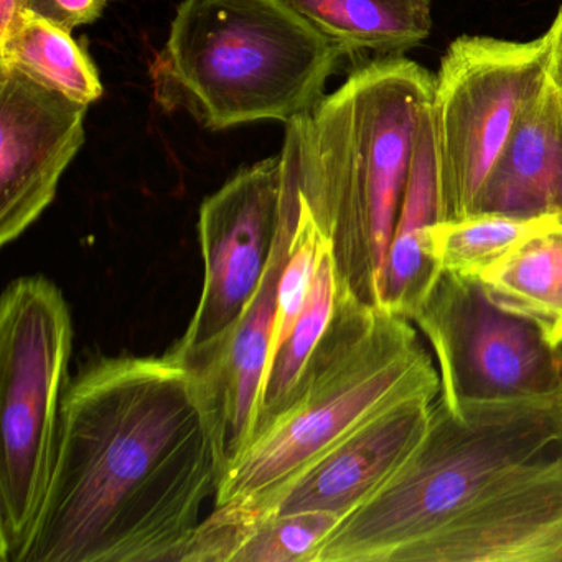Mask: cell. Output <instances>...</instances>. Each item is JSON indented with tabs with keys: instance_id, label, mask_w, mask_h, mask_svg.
Segmentation results:
<instances>
[{
	"instance_id": "8",
	"label": "cell",
	"mask_w": 562,
	"mask_h": 562,
	"mask_svg": "<svg viewBox=\"0 0 562 562\" xmlns=\"http://www.w3.org/2000/svg\"><path fill=\"white\" fill-rule=\"evenodd\" d=\"M282 187L279 154L239 170L202 203V294L186 334L167 351L196 373L215 363L261 284L281 226Z\"/></svg>"
},
{
	"instance_id": "22",
	"label": "cell",
	"mask_w": 562,
	"mask_h": 562,
	"mask_svg": "<svg viewBox=\"0 0 562 562\" xmlns=\"http://www.w3.org/2000/svg\"><path fill=\"white\" fill-rule=\"evenodd\" d=\"M111 0H27L35 19L71 34L74 29L93 24L103 15Z\"/></svg>"
},
{
	"instance_id": "1",
	"label": "cell",
	"mask_w": 562,
	"mask_h": 562,
	"mask_svg": "<svg viewBox=\"0 0 562 562\" xmlns=\"http://www.w3.org/2000/svg\"><path fill=\"white\" fill-rule=\"evenodd\" d=\"M226 470L218 404L176 358L104 357L65 391L24 562H179Z\"/></svg>"
},
{
	"instance_id": "23",
	"label": "cell",
	"mask_w": 562,
	"mask_h": 562,
	"mask_svg": "<svg viewBox=\"0 0 562 562\" xmlns=\"http://www.w3.org/2000/svg\"><path fill=\"white\" fill-rule=\"evenodd\" d=\"M32 18L27 0H0V48L11 44Z\"/></svg>"
},
{
	"instance_id": "20",
	"label": "cell",
	"mask_w": 562,
	"mask_h": 562,
	"mask_svg": "<svg viewBox=\"0 0 562 562\" xmlns=\"http://www.w3.org/2000/svg\"><path fill=\"white\" fill-rule=\"evenodd\" d=\"M559 216L499 215L473 213L457 220H440L430 229V255L439 274L476 279L509 249L536 229L555 222Z\"/></svg>"
},
{
	"instance_id": "21",
	"label": "cell",
	"mask_w": 562,
	"mask_h": 562,
	"mask_svg": "<svg viewBox=\"0 0 562 562\" xmlns=\"http://www.w3.org/2000/svg\"><path fill=\"white\" fill-rule=\"evenodd\" d=\"M340 519L325 512L265 516L235 562H314L318 546Z\"/></svg>"
},
{
	"instance_id": "6",
	"label": "cell",
	"mask_w": 562,
	"mask_h": 562,
	"mask_svg": "<svg viewBox=\"0 0 562 562\" xmlns=\"http://www.w3.org/2000/svg\"><path fill=\"white\" fill-rule=\"evenodd\" d=\"M74 348L70 308L44 276L0 301V561L24 562L47 498Z\"/></svg>"
},
{
	"instance_id": "2",
	"label": "cell",
	"mask_w": 562,
	"mask_h": 562,
	"mask_svg": "<svg viewBox=\"0 0 562 562\" xmlns=\"http://www.w3.org/2000/svg\"><path fill=\"white\" fill-rule=\"evenodd\" d=\"M434 77L384 57L358 68L312 113L285 124L302 189L331 243L340 288L376 305Z\"/></svg>"
},
{
	"instance_id": "4",
	"label": "cell",
	"mask_w": 562,
	"mask_h": 562,
	"mask_svg": "<svg viewBox=\"0 0 562 562\" xmlns=\"http://www.w3.org/2000/svg\"><path fill=\"white\" fill-rule=\"evenodd\" d=\"M561 449L562 390L503 401L437 396L423 442L340 519L314 562H394L490 486Z\"/></svg>"
},
{
	"instance_id": "15",
	"label": "cell",
	"mask_w": 562,
	"mask_h": 562,
	"mask_svg": "<svg viewBox=\"0 0 562 562\" xmlns=\"http://www.w3.org/2000/svg\"><path fill=\"white\" fill-rule=\"evenodd\" d=\"M437 222H440L439 176L429 106L420 117L409 180L387 249L378 307L413 321L426 304L440 279L430 255V229Z\"/></svg>"
},
{
	"instance_id": "9",
	"label": "cell",
	"mask_w": 562,
	"mask_h": 562,
	"mask_svg": "<svg viewBox=\"0 0 562 562\" xmlns=\"http://www.w3.org/2000/svg\"><path fill=\"white\" fill-rule=\"evenodd\" d=\"M430 347L447 403L542 396L561 390L558 351L529 322L496 307L476 279L442 274L413 318Z\"/></svg>"
},
{
	"instance_id": "11",
	"label": "cell",
	"mask_w": 562,
	"mask_h": 562,
	"mask_svg": "<svg viewBox=\"0 0 562 562\" xmlns=\"http://www.w3.org/2000/svg\"><path fill=\"white\" fill-rule=\"evenodd\" d=\"M88 106L0 67V245L21 238L50 206L85 143Z\"/></svg>"
},
{
	"instance_id": "12",
	"label": "cell",
	"mask_w": 562,
	"mask_h": 562,
	"mask_svg": "<svg viewBox=\"0 0 562 562\" xmlns=\"http://www.w3.org/2000/svg\"><path fill=\"white\" fill-rule=\"evenodd\" d=\"M439 394L390 404L355 427L279 490L262 515L325 512L345 518L383 486L423 442Z\"/></svg>"
},
{
	"instance_id": "7",
	"label": "cell",
	"mask_w": 562,
	"mask_h": 562,
	"mask_svg": "<svg viewBox=\"0 0 562 562\" xmlns=\"http://www.w3.org/2000/svg\"><path fill=\"white\" fill-rule=\"evenodd\" d=\"M558 24L528 42L462 35L434 77V147L440 220L472 215L519 117L551 68Z\"/></svg>"
},
{
	"instance_id": "16",
	"label": "cell",
	"mask_w": 562,
	"mask_h": 562,
	"mask_svg": "<svg viewBox=\"0 0 562 562\" xmlns=\"http://www.w3.org/2000/svg\"><path fill=\"white\" fill-rule=\"evenodd\" d=\"M476 282L490 302L529 322L552 350L562 347V220L526 236Z\"/></svg>"
},
{
	"instance_id": "18",
	"label": "cell",
	"mask_w": 562,
	"mask_h": 562,
	"mask_svg": "<svg viewBox=\"0 0 562 562\" xmlns=\"http://www.w3.org/2000/svg\"><path fill=\"white\" fill-rule=\"evenodd\" d=\"M338 294H340V281H338L337 262H335L331 243L327 241L307 304L299 315L291 334L272 355L269 363L252 442L268 427H271L297 397L305 371L334 321Z\"/></svg>"
},
{
	"instance_id": "10",
	"label": "cell",
	"mask_w": 562,
	"mask_h": 562,
	"mask_svg": "<svg viewBox=\"0 0 562 562\" xmlns=\"http://www.w3.org/2000/svg\"><path fill=\"white\" fill-rule=\"evenodd\" d=\"M562 561V449L490 486L394 562Z\"/></svg>"
},
{
	"instance_id": "5",
	"label": "cell",
	"mask_w": 562,
	"mask_h": 562,
	"mask_svg": "<svg viewBox=\"0 0 562 562\" xmlns=\"http://www.w3.org/2000/svg\"><path fill=\"white\" fill-rule=\"evenodd\" d=\"M439 393L434 355L409 321L340 288L334 321L297 397L226 469L215 506L261 513L279 490L368 417L406 397Z\"/></svg>"
},
{
	"instance_id": "24",
	"label": "cell",
	"mask_w": 562,
	"mask_h": 562,
	"mask_svg": "<svg viewBox=\"0 0 562 562\" xmlns=\"http://www.w3.org/2000/svg\"><path fill=\"white\" fill-rule=\"evenodd\" d=\"M554 22L558 24V37H555L554 54H552L551 74L562 90V8L559 9Z\"/></svg>"
},
{
	"instance_id": "19",
	"label": "cell",
	"mask_w": 562,
	"mask_h": 562,
	"mask_svg": "<svg viewBox=\"0 0 562 562\" xmlns=\"http://www.w3.org/2000/svg\"><path fill=\"white\" fill-rule=\"evenodd\" d=\"M0 67H15L37 83L93 104L103 97V83L93 58L71 34L32 18L18 37L0 48Z\"/></svg>"
},
{
	"instance_id": "13",
	"label": "cell",
	"mask_w": 562,
	"mask_h": 562,
	"mask_svg": "<svg viewBox=\"0 0 562 562\" xmlns=\"http://www.w3.org/2000/svg\"><path fill=\"white\" fill-rule=\"evenodd\" d=\"M281 156L284 162L281 226L271 261L255 297L236 322L215 363L199 373L209 384L218 404L225 439L226 469L245 453L255 437L266 374L271 363L279 281L288 262L294 233L297 189L291 164L284 154L281 153Z\"/></svg>"
},
{
	"instance_id": "14",
	"label": "cell",
	"mask_w": 562,
	"mask_h": 562,
	"mask_svg": "<svg viewBox=\"0 0 562 562\" xmlns=\"http://www.w3.org/2000/svg\"><path fill=\"white\" fill-rule=\"evenodd\" d=\"M473 213L562 218V90L551 68L519 117Z\"/></svg>"
},
{
	"instance_id": "3",
	"label": "cell",
	"mask_w": 562,
	"mask_h": 562,
	"mask_svg": "<svg viewBox=\"0 0 562 562\" xmlns=\"http://www.w3.org/2000/svg\"><path fill=\"white\" fill-rule=\"evenodd\" d=\"M345 52L288 0H183L150 67L154 100L212 131L312 113Z\"/></svg>"
},
{
	"instance_id": "25",
	"label": "cell",
	"mask_w": 562,
	"mask_h": 562,
	"mask_svg": "<svg viewBox=\"0 0 562 562\" xmlns=\"http://www.w3.org/2000/svg\"><path fill=\"white\" fill-rule=\"evenodd\" d=\"M558 353H559V360H561V368H562V347L559 348ZM561 387H562V383H561Z\"/></svg>"
},
{
	"instance_id": "17",
	"label": "cell",
	"mask_w": 562,
	"mask_h": 562,
	"mask_svg": "<svg viewBox=\"0 0 562 562\" xmlns=\"http://www.w3.org/2000/svg\"><path fill=\"white\" fill-rule=\"evenodd\" d=\"M345 55L400 57L429 37L432 0H288Z\"/></svg>"
}]
</instances>
